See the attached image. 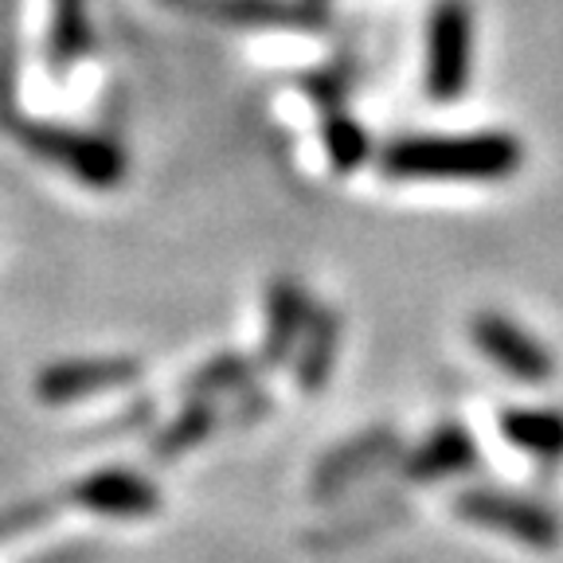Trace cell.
Instances as JSON below:
<instances>
[{
  "instance_id": "obj_3",
  "label": "cell",
  "mask_w": 563,
  "mask_h": 563,
  "mask_svg": "<svg viewBox=\"0 0 563 563\" xmlns=\"http://www.w3.org/2000/svg\"><path fill=\"white\" fill-rule=\"evenodd\" d=\"M474 336H477V349H482L497 368H505L509 376L525 379V384H544L548 372H552L548 352L540 349V344L532 341L520 325L505 321V317H493V313L477 317Z\"/></svg>"
},
{
  "instance_id": "obj_5",
  "label": "cell",
  "mask_w": 563,
  "mask_h": 563,
  "mask_svg": "<svg viewBox=\"0 0 563 563\" xmlns=\"http://www.w3.org/2000/svg\"><path fill=\"white\" fill-rule=\"evenodd\" d=\"M505 431L517 446L532 454H560L563 450V415L552 411H517L505 415Z\"/></svg>"
},
{
  "instance_id": "obj_2",
  "label": "cell",
  "mask_w": 563,
  "mask_h": 563,
  "mask_svg": "<svg viewBox=\"0 0 563 563\" xmlns=\"http://www.w3.org/2000/svg\"><path fill=\"white\" fill-rule=\"evenodd\" d=\"M470 12L450 0L431 20V44H427V90L439 102L462 95L470 79V55H474V32Z\"/></svg>"
},
{
  "instance_id": "obj_1",
  "label": "cell",
  "mask_w": 563,
  "mask_h": 563,
  "mask_svg": "<svg viewBox=\"0 0 563 563\" xmlns=\"http://www.w3.org/2000/svg\"><path fill=\"white\" fill-rule=\"evenodd\" d=\"M520 145L509 133H474V137H411L391 145L384 168L411 180H497L517 173Z\"/></svg>"
},
{
  "instance_id": "obj_4",
  "label": "cell",
  "mask_w": 563,
  "mask_h": 563,
  "mask_svg": "<svg viewBox=\"0 0 563 563\" xmlns=\"http://www.w3.org/2000/svg\"><path fill=\"white\" fill-rule=\"evenodd\" d=\"M466 512H474L485 525L509 528L512 537L528 544H555V520L537 505H520L517 497H466Z\"/></svg>"
}]
</instances>
